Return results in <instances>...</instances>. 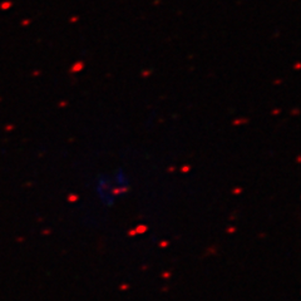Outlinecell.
I'll return each instance as SVG.
<instances>
[{
  "instance_id": "6da1fadb",
  "label": "cell",
  "mask_w": 301,
  "mask_h": 301,
  "mask_svg": "<svg viewBox=\"0 0 301 301\" xmlns=\"http://www.w3.org/2000/svg\"><path fill=\"white\" fill-rule=\"evenodd\" d=\"M129 188L128 177L123 170H117L112 176H101L95 185V193L99 201L111 206L118 196L126 193Z\"/></svg>"
}]
</instances>
